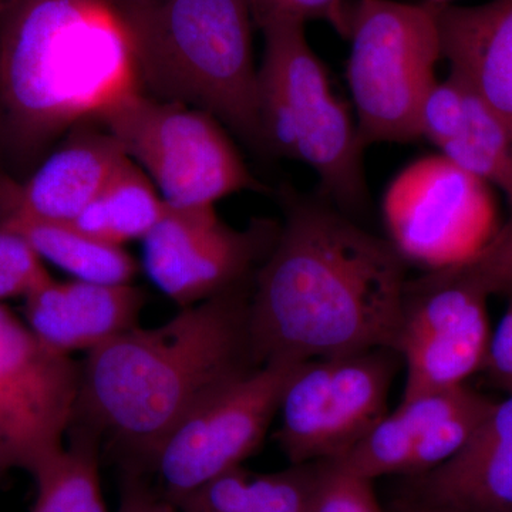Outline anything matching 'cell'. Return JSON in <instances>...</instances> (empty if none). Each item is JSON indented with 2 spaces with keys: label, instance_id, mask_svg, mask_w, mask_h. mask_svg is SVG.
<instances>
[{
  "label": "cell",
  "instance_id": "6da1fadb",
  "mask_svg": "<svg viewBox=\"0 0 512 512\" xmlns=\"http://www.w3.org/2000/svg\"><path fill=\"white\" fill-rule=\"evenodd\" d=\"M407 262L323 198L295 201L256 269L248 332L256 366L392 348Z\"/></svg>",
  "mask_w": 512,
  "mask_h": 512
},
{
  "label": "cell",
  "instance_id": "9c48e42d",
  "mask_svg": "<svg viewBox=\"0 0 512 512\" xmlns=\"http://www.w3.org/2000/svg\"><path fill=\"white\" fill-rule=\"evenodd\" d=\"M387 239L407 264L427 272L458 268L497 234L490 185L437 154L403 168L384 192Z\"/></svg>",
  "mask_w": 512,
  "mask_h": 512
},
{
  "label": "cell",
  "instance_id": "603a6c76",
  "mask_svg": "<svg viewBox=\"0 0 512 512\" xmlns=\"http://www.w3.org/2000/svg\"><path fill=\"white\" fill-rule=\"evenodd\" d=\"M316 463L251 474L238 512H311Z\"/></svg>",
  "mask_w": 512,
  "mask_h": 512
},
{
  "label": "cell",
  "instance_id": "52a82bcc",
  "mask_svg": "<svg viewBox=\"0 0 512 512\" xmlns=\"http://www.w3.org/2000/svg\"><path fill=\"white\" fill-rule=\"evenodd\" d=\"M99 123L170 207H215L237 192L264 191L224 128L204 111L140 94Z\"/></svg>",
  "mask_w": 512,
  "mask_h": 512
},
{
  "label": "cell",
  "instance_id": "7402d4cb",
  "mask_svg": "<svg viewBox=\"0 0 512 512\" xmlns=\"http://www.w3.org/2000/svg\"><path fill=\"white\" fill-rule=\"evenodd\" d=\"M67 447H60L33 470L37 485L30 512H107L99 474V436L70 426Z\"/></svg>",
  "mask_w": 512,
  "mask_h": 512
},
{
  "label": "cell",
  "instance_id": "7a4b0ae2",
  "mask_svg": "<svg viewBox=\"0 0 512 512\" xmlns=\"http://www.w3.org/2000/svg\"><path fill=\"white\" fill-rule=\"evenodd\" d=\"M148 0H13L0 12V141L23 160L141 82Z\"/></svg>",
  "mask_w": 512,
  "mask_h": 512
},
{
  "label": "cell",
  "instance_id": "5bb4252c",
  "mask_svg": "<svg viewBox=\"0 0 512 512\" xmlns=\"http://www.w3.org/2000/svg\"><path fill=\"white\" fill-rule=\"evenodd\" d=\"M403 480L400 500L409 503L443 512H512V394L494 400L456 456Z\"/></svg>",
  "mask_w": 512,
  "mask_h": 512
},
{
  "label": "cell",
  "instance_id": "e0dca14e",
  "mask_svg": "<svg viewBox=\"0 0 512 512\" xmlns=\"http://www.w3.org/2000/svg\"><path fill=\"white\" fill-rule=\"evenodd\" d=\"M126 158L109 134L77 138L47 158L26 183L0 177V217L72 224Z\"/></svg>",
  "mask_w": 512,
  "mask_h": 512
},
{
  "label": "cell",
  "instance_id": "4316f807",
  "mask_svg": "<svg viewBox=\"0 0 512 512\" xmlns=\"http://www.w3.org/2000/svg\"><path fill=\"white\" fill-rule=\"evenodd\" d=\"M256 25L266 18H288L305 23L309 20H325L348 36L349 9L343 0H249Z\"/></svg>",
  "mask_w": 512,
  "mask_h": 512
},
{
  "label": "cell",
  "instance_id": "30bf717a",
  "mask_svg": "<svg viewBox=\"0 0 512 512\" xmlns=\"http://www.w3.org/2000/svg\"><path fill=\"white\" fill-rule=\"evenodd\" d=\"M302 363V362H301ZM299 363L274 360L222 384L163 441L151 463L175 504L212 478L242 466L264 441Z\"/></svg>",
  "mask_w": 512,
  "mask_h": 512
},
{
  "label": "cell",
  "instance_id": "8fae6325",
  "mask_svg": "<svg viewBox=\"0 0 512 512\" xmlns=\"http://www.w3.org/2000/svg\"><path fill=\"white\" fill-rule=\"evenodd\" d=\"M487 296L446 271L407 281L394 350L403 396L466 386L484 370L491 333Z\"/></svg>",
  "mask_w": 512,
  "mask_h": 512
},
{
  "label": "cell",
  "instance_id": "d6a6232c",
  "mask_svg": "<svg viewBox=\"0 0 512 512\" xmlns=\"http://www.w3.org/2000/svg\"><path fill=\"white\" fill-rule=\"evenodd\" d=\"M12 2L13 0H0V12H2L3 9L8 8Z\"/></svg>",
  "mask_w": 512,
  "mask_h": 512
},
{
  "label": "cell",
  "instance_id": "7c38bea8",
  "mask_svg": "<svg viewBox=\"0 0 512 512\" xmlns=\"http://www.w3.org/2000/svg\"><path fill=\"white\" fill-rule=\"evenodd\" d=\"M278 231L268 221L229 227L215 207L167 205L143 239L144 268L164 295L187 308L251 282Z\"/></svg>",
  "mask_w": 512,
  "mask_h": 512
},
{
  "label": "cell",
  "instance_id": "3957f363",
  "mask_svg": "<svg viewBox=\"0 0 512 512\" xmlns=\"http://www.w3.org/2000/svg\"><path fill=\"white\" fill-rule=\"evenodd\" d=\"M252 281L181 308L164 325L134 326L87 353L72 426L107 436L127 471H150L163 441L212 392L255 367Z\"/></svg>",
  "mask_w": 512,
  "mask_h": 512
},
{
  "label": "cell",
  "instance_id": "ac0fdd59",
  "mask_svg": "<svg viewBox=\"0 0 512 512\" xmlns=\"http://www.w3.org/2000/svg\"><path fill=\"white\" fill-rule=\"evenodd\" d=\"M441 53L450 74L512 130V0L439 8Z\"/></svg>",
  "mask_w": 512,
  "mask_h": 512
},
{
  "label": "cell",
  "instance_id": "f546056e",
  "mask_svg": "<svg viewBox=\"0 0 512 512\" xmlns=\"http://www.w3.org/2000/svg\"><path fill=\"white\" fill-rule=\"evenodd\" d=\"M389 512H443L434 510V508L424 507V505L409 503V501L399 500V503L393 505Z\"/></svg>",
  "mask_w": 512,
  "mask_h": 512
},
{
  "label": "cell",
  "instance_id": "484cf974",
  "mask_svg": "<svg viewBox=\"0 0 512 512\" xmlns=\"http://www.w3.org/2000/svg\"><path fill=\"white\" fill-rule=\"evenodd\" d=\"M40 256L25 238L0 227V302L29 295L49 281Z\"/></svg>",
  "mask_w": 512,
  "mask_h": 512
},
{
  "label": "cell",
  "instance_id": "d6986e66",
  "mask_svg": "<svg viewBox=\"0 0 512 512\" xmlns=\"http://www.w3.org/2000/svg\"><path fill=\"white\" fill-rule=\"evenodd\" d=\"M456 403V390L402 396V402L338 460L329 461L366 480L407 477L414 448L431 424Z\"/></svg>",
  "mask_w": 512,
  "mask_h": 512
},
{
  "label": "cell",
  "instance_id": "8992f818",
  "mask_svg": "<svg viewBox=\"0 0 512 512\" xmlns=\"http://www.w3.org/2000/svg\"><path fill=\"white\" fill-rule=\"evenodd\" d=\"M346 37V76L363 146L420 138L421 107L443 59L439 8L424 0H357Z\"/></svg>",
  "mask_w": 512,
  "mask_h": 512
},
{
  "label": "cell",
  "instance_id": "44dd1931",
  "mask_svg": "<svg viewBox=\"0 0 512 512\" xmlns=\"http://www.w3.org/2000/svg\"><path fill=\"white\" fill-rule=\"evenodd\" d=\"M165 208L156 185L127 157L69 225L89 237L123 247L136 239L143 241L163 218Z\"/></svg>",
  "mask_w": 512,
  "mask_h": 512
},
{
  "label": "cell",
  "instance_id": "277c9868",
  "mask_svg": "<svg viewBox=\"0 0 512 512\" xmlns=\"http://www.w3.org/2000/svg\"><path fill=\"white\" fill-rule=\"evenodd\" d=\"M249 0H148L141 19L144 94L210 114L266 151Z\"/></svg>",
  "mask_w": 512,
  "mask_h": 512
},
{
  "label": "cell",
  "instance_id": "4dcf8cb0",
  "mask_svg": "<svg viewBox=\"0 0 512 512\" xmlns=\"http://www.w3.org/2000/svg\"><path fill=\"white\" fill-rule=\"evenodd\" d=\"M13 464L8 457V454L0 448V476H2L5 471H8L9 468H12Z\"/></svg>",
  "mask_w": 512,
  "mask_h": 512
},
{
  "label": "cell",
  "instance_id": "ba28073f",
  "mask_svg": "<svg viewBox=\"0 0 512 512\" xmlns=\"http://www.w3.org/2000/svg\"><path fill=\"white\" fill-rule=\"evenodd\" d=\"M400 365L392 348L299 363L276 414L275 440L291 464L338 460L352 450L389 412Z\"/></svg>",
  "mask_w": 512,
  "mask_h": 512
},
{
  "label": "cell",
  "instance_id": "4fadbf2b",
  "mask_svg": "<svg viewBox=\"0 0 512 512\" xmlns=\"http://www.w3.org/2000/svg\"><path fill=\"white\" fill-rule=\"evenodd\" d=\"M80 365L47 348L0 303V448L30 474L63 446L79 397Z\"/></svg>",
  "mask_w": 512,
  "mask_h": 512
},
{
  "label": "cell",
  "instance_id": "cb8c5ba5",
  "mask_svg": "<svg viewBox=\"0 0 512 512\" xmlns=\"http://www.w3.org/2000/svg\"><path fill=\"white\" fill-rule=\"evenodd\" d=\"M311 512H386L380 505L373 481L335 466L316 463Z\"/></svg>",
  "mask_w": 512,
  "mask_h": 512
},
{
  "label": "cell",
  "instance_id": "d4e9b609",
  "mask_svg": "<svg viewBox=\"0 0 512 512\" xmlns=\"http://www.w3.org/2000/svg\"><path fill=\"white\" fill-rule=\"evenodd\" d=\"M448 274L484 293L512 296V214L501 222L497 234L468 264L447 269Z\"/></svg>",
  "mask_w": 512,
  "mask_h": 512
},
{
  "label": "cell",
  "instance_id": "ffe728a7",
  "mask_svg": "<svg viewBox=\"0 0 512 512\" xmlns=\"http://www.w3.org/2000/svg\"><path fill=\"white\" fill-rule=\"evenodd\" d=\"M0 227L12 229L50 264L77 281L103 285L131 284L137 264L119 245L83 234L69 224L32 220L22 215H2Z\"/></svg>",
  "mask_w": 512,
  "mask_h": 512
},
{
  "label": "cell",
  "instance_id": "1f68e13d",
  "mask_svg": "<svg viewBox=\"0 0 512 512\" xmlns=\"http://www.w3.org/2000/svg\"><path fill=\"white\" fill-rule=\"evenodd\" d=\"M424 2L429 3L431 6H436V8H443V6L453 5L456 0H424Z\"/></svg>",
  "mask_w": 512,
  "mask_h": 512
},
{
  "label": "cell",
  "instance_id": "83f0119b",
  "mask_svg": "<svg viewBox=\"0 0 512 512\" xmlns=\"http://www.w3.org/2000/svg\"><path fill=\"white\" fill-rule=\"evenodd\" d=\"M484 370L498 389L512 394V298L503 318L491 333Z\"/></svg>",
  "mask_w": 512,
  "mask_h": 512
},
{
  "label": "cell",
  "instance_id": "9a60e30c",
  "mask_svg": "<svg viewBox=\"0 0 512 512\" xmlns=\"http://www.w3.org/2000/svg\"><path fill=\"white\" fill-rule=\"evenodd\" d=\"M420 138L441 156L505 195L512 208L511 128L454 77L439 80L421 107Z\"/></svg>",
  "mask_w": 512,
  "mask_h": 512
},
{
  "label": "cell",
  "instance_id": "5b68a950",
  "mask_svg": "<svg viewBox=\"0 0 512 512\" xmlns=\"http://www.w3.org/2000/svg\"><path fill=\"white\" fill-rule=\"evenodd\" d=\"M259 110L266 151L308 165L320 195L353 217L369 204L357 124L333 93L325 64L299 20L266 18Z\"/></svg>",
  "mask_w": 512,
  "mask_h": 512
},
{
  "label": "cell",
  "instance_id": "e575fe53",
  "mask_svg": "<svg viewBox=\"0 0 512 512\" xmlns=\"http://www.w3.org/2000/svg\"><path fill=\"white\" fill-rule=\"evenodd\" d=\"M511 298H512V296H511Z\"/></svg>",
  "mask_w": 512,
  "mask_h": 512
},
{
  "label": "cell",
  "instance_id": "836d02e7",
  "mask_svg": "<svg viewBox=\"0 0 512 512\" xmlns=\"http://www.w3.org/2000/svg\"><path fill=\"white\" fill-rule=\"evenodd\" d=\"M511 133H512V130H511Z\"/></svg>",
  "mask_w": 512,
  "mask_h": 512
},
{
  "label": "cell",
  "instance_id": "f1b7e54d",
  "mask_svg": "<svg viewBox=\"0 0 512 512\" xmlns=\"http://www.w3.org/2000/svg\"><path fill=\"white\" fill-rule=\"evenodd\" d=\"M181 512L158 488L151 487L143 474L127 471L124 476L119 511Z\"/></svg>",
  "mask_w": 512,
  "mask_h": 512
},
{
  "label": "cell",
  "instance_id": "2e32d148",
  "mask_svg": "<svg viewBox=\"0 0 512 512\" xmlns=\"http://www.w3.org/2000/svg\"><path fill=\"white\" fill-rule=\"evenodd\" d=\"M146 296L131 284L56 282L52 278L25 298L26 325L47 348L70 355L100 348L137 326Z\"/></svg>",
  "mask_w": 512,
  "mask_h": 512
}]
</instances>
